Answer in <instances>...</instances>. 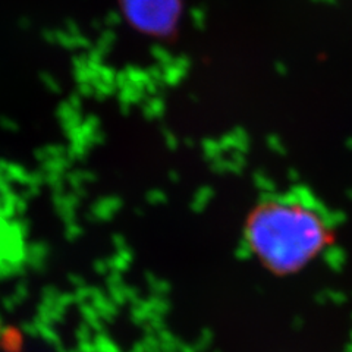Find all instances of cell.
<instances>
[{
	"instance_id": "cell-1",
	"label": "cell",
	"mask_w": 352,
	"mask_h": 352,
	"mask_svg": "<svg viewBox=\"0 0 352 352\" xmlns=\"http://www.w3.org/2000/svg\"><path fill=\"white\" fill-rule=\"evenodd\" d=\"M327 216L301 198L272 197L252 206L242 223L248 254L274 278H292L336 244Z\"/></svg>"
},
{
	"instance_id": "cell-2",
	"label": "cell",
	"mask_w": 352,
	"mask_h": 352,
	"mask_svg": "<svg viewBox=\"0 0 352 352\" xmlns=\"http://www.w3.org/2000/svg\"><path fill=\"white\" fill-rule=\"evenodd\" d=\"M131 28L153 38L172 37L179 25L182 0H118Z\"/></svg>"
}]
</instances>
